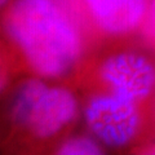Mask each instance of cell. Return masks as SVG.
I'll return each mask as SVG.
<instances>
[{"mask_svg": "<svg viewBox=\"0 0 155 155\" xmlns=\"http://www.w3.org/2000/svg\"><path fill=\"white\" fill-rule=\"evenodd\" d=\"M3 16L8 39L39 76L57 79L79 65L87 34L57 0H14Z\"/></svg>", "mask_w": 155, "mask_h": 155, "instance_id": "1", "label": "cell"}, {"mask_svg": "<svg viewBox=\"0 0 155 155\" xmlns=\"http://www.w3.org/2000/svg\"><path fill=\"white\" fill-rule=\"evenodd\" d=\"M76 111V98L69 89L48 85L39 78L23 80L16 88L11 105L16 124L38 138L57 134L74 120Z\"/></svg>", "mask_w": 155, "mask_h": 155, "instance_id": "2", "label": "cell"}, {"mask_svg": "<svg viewBox=\"0 0 155 155\" xmlns=\"http://www.w3.org/2000/svg\"><path fill=\"white\" fill-rule=\"evenodd\" d=\"M94 78L106 91L134 102L147 100L155 89V61L137 49L111 51L94 65Z\"/></svg>", "mask_w": 155, "mask_h": 155, "instance_id": "3", "label": "cell"}, {"mask_svg": "<svg viewBox=\"0 0 155 155\" xmlns=\"http://www.w3.org/2000/svg\"><path fill=\"white\" fill-rule=\"evenodd\" d=\"M137 102L106 92L91 97L84 118L91 132L106 146L122 147L134 138L141 116Z\"/></svg>", "mask_w": 155, "mask_h": 155, "instance_id": "4", "label": "cell"}, {"mask_svg": "<svg viewBox=\"0 0 155 155\" xmlns=\"http://www.w3.org/2000/svg\"><path fill=\"white\" fill-rule=\"evenodd\" d=\"M151 0H78L88 35L123 38L140 31Z\"/></svg>", "mask_w": 155, "mask_h": 155, "instance_id": "5", "label": "cell"}, {"mask_svg": "<svg viewBox=\"0 0 155 155\" xmlns=\"http://www.w3.org/2000/svg\"><path fill=\"white\" fill-rule=\"evenodd\" d=\"M56 155H105L101 147L88 137H72L61 145Z\"/></svg>", "mask_w": 155, "mask_h": 155, "instance_id": "6", "label": "cell"}, {"mask_svg": "<svg viewBox=\"0 0 155 155\" xmlns=\"http://www.w3.org/2000/svg\"><path fill=\"white\" fill-rule=\"evenodd\" d=\"M138 32L145 44L151 49H155V0L150 2L146 17Z\"/></svg>", "mask_w": 155, "mask_h": 155, "instance_id": "7", "label": "cell"}, {"mask_svg": "<svg viewBox=\"0 0 155 155\" xmlns=\"http://www.w3.org/2000/svg\"><path fill=\"white\" fill-rule=\"evenodd\" d=\"M14 2V0H2V11L5 12L7 9L11 7V4Z\"/></svg>", "mask_w": 155, "mask_h": 155, "instance_id": "8", "label": "cell"}, {"mask_svg": "<svg viewBox=\"0 0 155 155\" xmlns=\"http://www.w3.org/2000/svg\"><path fill=\"white\" fill-rule=\"evenodd\" d=\"M141 155H155V146H151V147H149L147 150H145Z\"/></svg>", "mask_w": 155, "mask_h": 155, "instance_id": "9", "label": "cell"}]
</instances>
